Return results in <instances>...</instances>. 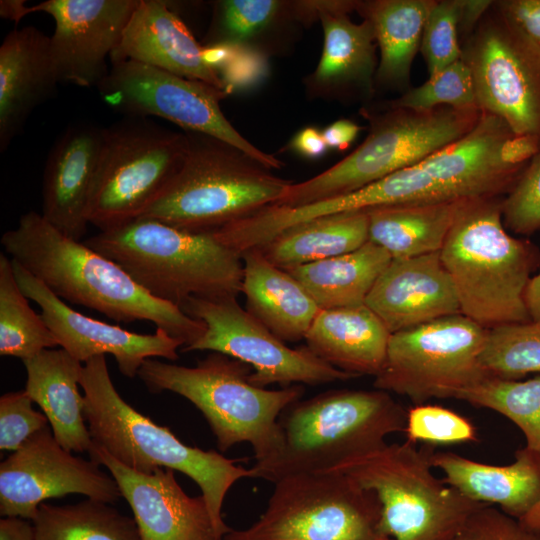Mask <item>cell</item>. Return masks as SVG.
Listing matches in <instances>:
<instances>
[{
    "instance_id": "1",
    "label": "cell",
    "mask_w": 540,
    "mask_h": 540,
    "mask_svg": "<svg viewBox=\"0 0 540 540\" xmlns=\"http://www.w3.org/2000/svg\"><path fill=\"white\" fill-rule=\"evenodd\" d=\"M1 245L56 296L98 311L117 322L149 321L187 347L205 324L139 286L118 264L84 242L63 235L42 215L29 211L1 237Z\"/></svg>"
},
{
    "instance_id": "2",
    "label": "cell",
    "mask_w": 540,
    "mask_h": 540,
    "mask_svg": "<svg viewBox=\"0 0 540 540\" xmlns=\"http://www.w3.org/2000/svg\"><path fill=\"white\" fill-rule=\"evenodd\" d=\"M407 410L379 390H330L289 405L278 418L279 444L255 461L250 478L272 483L302 473L336 470L404 432Z\"/></svg>"
},
{
    "instance_id": "3",
    "label": "cell",
    "mask_w": 540,
    "mask_h": 540,
    "mask_svg": "<svg viewBox=\"0 0 540 540\" xmlns=\"http://www.w3.org/2000/svg\"><path fill=\"white\" fill-rule=\"evenodd\" d=\"M80 387L92 443L137 472L151 474L167 468L191 478L201 489L217 534L224 539L232 530L222 517L224 498L234 483L250 477V470L214 450L184 444L167 427L134 409L114 387L105 355L84 363Z\"/></svg>"
},
{
    "instance_id": "4",
    "label": "cell",
    "mask_w": 540,
    "mask_h": 540,
    "mask_svg": "<svg viewBox=\"0 0 540 540\" xmlns=\"http://www.w3.org/2000/svg\"><path fill=\"white\" fill-rule=\"evenodd\" d=\"M84 243L118 264L150 295L179 308L190 297L237 298L242 293V257L212 232L142 217Z\"/></svg>"
},
{
    "instance_id": "5",
    "label": "cell",
    "mask_w": 540,
    "mask_h": 540,
    "mask_svg": "<svg viewBox=\"0 0 540 540\" xmlns=\"http://www.w3.org/2000/svg\"><path fill=\"white\" fill-rule=\"evenodd\" d=\"M440 256L462 315L484 328L531 321L525 292L540 254L506 231L497 197L476 199L464 209Z\"/></svg>"
},
{
    "instance_id": "6",
    "label": "cell",
    "mask_w": 540,
    "mask_h": 540,
    "mask_svg": "<svg viewBox=\"0 0 540 540\" xmlns=\"http://www.w3.org/2000/svg\"><path fill=\"white\" fill-rule=\"evenodd\" d=\"M183 165L160 197L139 217L193 232H213L276 204L293 183L240 149L185 131Z\"/></svg>"
},
{
    "instance_id": "7",
    "label": "cell",
    "mask_w": 540,
    "mask_h": 540,
    "mask_svg": "<svg viewBox=\"0 0 540 540\" xmlns=\"http://www.w3.org/2000/svg\"><path fill=\"white\" fill-rule=\"evenodd\" d=\"M252 368L235 358L212 352L194 367L147 359L138 377L152 393L170 391L201 411L220 451L248 442L255 461L270 456L279 444L278 418L301 399L304 388L290 385L268 390L253 385Z\"/></svg>"
},
{
    "instance_id": "8",
    "label": "cell",
    "mask_w": 540,
    "mask_h": 540,
    "mask_svg": "<svg viewBox=\"0 0 540 540\" xmlns=\"http://www.w3.org/2000/svg\"><path fill=\"white\" fill-rule=\"evenodd\" d=\"M431 445L386 444L336 470L371 490L381 505V528L391 540H458L470 517L487 505L438 478Z\"/></svg>"
},
{
    "instance_id": "9",
    "label": "cell",
    "mask_w": 540,
    "mask_h": 540,
    "mask_svg": "<svg viewBox=\"0 0 540 540\" xmlns=\"http://www.w3.org/2000/svg\"><path fill=\"white\" fill-rule=\"evenodd\" d=\"M370 121L365 140L322 173L292 183L276 205L298 207L345 195L412 166L461 139L478 122L477 109L439 107L427 111H364Z\"/></svg>"
},
{
    "instance_id": "10",
    "label": "cell",
    "mask_w": 540,
    "mask_h": 540,
    "mask_svg": "<svg viewBox=\"0 0 540 540\" xmlns=\"http://www.w3.org/2000/svg\"><path fill=\"white\" fill-rule=\"evenodd\" d=\"M187 150L185 132L144 117L125 116L104 128L88 223L105 231L139 218L177 175Z\"/></svg>"
},
{
    "instance_id": "11",
    "label": "cell",
    "mask_w": 540,
    "mask_h": 540,
    "mask_svg": "<svg viewBox=\"0 0 540 540\" xmlns=\"http://www.w3.org/2000/svg\"><path fill=\"white\" fill-rule=\"evenodd\" d=\"M274 485L259 519L223 540H391L375 493L344 472L295 474Z\"/></svg>"
},
{
    "instance_id": "12",
    "label": "cell",
    "mask_w": 540,
    "mask_h": 540,
    "mask_svg": "<svg viewBox=\"0 0 540 540\" xmlns=\"http://www.w3.org/2000/svg\"><path fill=\"white\" fill-rule=\"evenodd\" d=\"M487 328L462 314L392 333L375 389L406 396L414 405L455 399L489 375L480 364Z\"/></svg>"
},
{
    "instance_id": "13",
    "label": "cell",
    "mask_w": 540,
    "mask_h": 540,
    "mask_svg": "<svg viewBox=\"0 0 540 540\" xmlns=\"http://www.w3.org/2000/svg\"><path fill=\"white\" fill-rule=\"evenodd\" d=\"M492 7L462 45L477 108L540 143V45Z\"/></svg>"
},
{
    "instance_id": "14",
    "label": "cell",
    "mask_w": 540,
    "mask_h": 540,
    "mask_svg": "<svg viewBox=\"0 0 540 540\" xmlns=\"http://www.w3.org/2000/svg\"><path fill=\"white\" fill-rule=\"evenodd\" d=\"M97 89L107 105L125 116L160 117L184 131L233 145L269 169L284 165L250 143L228 121L219 104L227 91L132 60L113 62Z\"/></svg>"
},
{
    "instance_id": "15",
    "label": "cell",
    "mask_w": 540,
    "mask_h": 540,
    "mask_svg": "<svg viewBox=\"0 0 540 540\" xmlns=\"http://www.w3.org/2000/svg\"><path fill=\"white\" fill-rule=\"evenodd\" d=\"M180 309L205 324V332L182 351L218 352L248 364L250 382L261 388L298 383L319 385L356 376L334 368L306 345L291 348L253 317L236 297H190Z\"/></svg>"
},
{
    "instance_id": "16",
    "label": "cell",
    "mask_w": 540,
    "mask_h": 540,
    "mask_svg": "<svg viewBox=\"0 0 540 540\" xmlns=\"http://www.w3.org/2000/svg\"><path fill=\"white\" fill-rule=\"evenodd\" d=\"M82 494L112 504L121 491L97 463L73 456L48 425L0 464V514L33 521L46 499Z\"/></svg>"
},
{
    "instance_id": "17",
    "label": "cell",
    "mask_w": 540,
    "mask_h": 540,
    "mask_svg": "<svg viewBox=\"0 0 540 540\" xmlns=\"http://www.w3.org/2000/svg\"><path fill=\"white\" fill-rule=\"evenodd\" d=\"M140 0H47L23 7L22 16L49 14L55 21L50 53L59 82L98 86L108 75L107 58L119 45Z\"/></svg>"
},
{
    "instance_id": "18",
    "label": "cell",
    "mask_w": 540,
    "mask_h": 540,
    "mask_svg": "<svg viewBox=\"0 0 540 540\" xmlns=\"http://www.w3.org/2000/svg\"><path fill=\"white\" fill-rule=\"evenodd\" d=\"M11 260L20 289L38 304L40 314L60 348L81 363L95 356L111 354L120 372L134 378L149 358L178 359L177 350L184 344L166 331L156 328L153 334H141L83 315L69 307L21 264Z\"/></svg>"
},
{
    "instance_id": "19",
    "label": "cell",
    "mask_w": 540,
    "mask_h": 540,
    "mask_svg": "<svg viewBox=\"0 0 540 540\" xmlns=\"http://www.w3.org/2000/svg\"><path fill=\"white\" fill-rule=\"evenodd\" d=\"M88 453L90 460L105 466L116 480L131 507L141 540H223L203 496L187 495L175 471L158 468L151 474L137 472L93 443Z\"/></svg>"
},
{
    "instance_id": "20",
    "label": "cell",
    "mask_w": 540,
    "mask_h": 540,
    "mask_svg": "<svg viewBox=\"0 0 540 540\" xmlns=\"http://www.w3.org/2000/svg\"><path fill=\"white\" fill-rule=\"evenodd\" d=\"M104 139V128L75 122L55 140L42 181L41 215L63 235L80 241Z\"/></svg>"
},
{
    "instance_id": "21",
    "label": "cell",
    "mask_w": 540,
    "mask_h": 540,
    "mask_svg": "<svg viewBox=\"0 0 540 540\" xmlns=\"http://www.w3.org/2000/svg\"><path fill=\"white\" fill-rule=\"evenodd\" d=\"M365 305L391 334L461 314L455 287L440 252L392 259Z\"/></svg>"
},
{
    "instance_id": "22",
    "label": "cell",
    "mask_w": 540,
    "mask_h": 540,
    "mask_svg": "<svg viewBox=\"0 0 540 540\" xmlns=\"http://www.w3.org/2000/svg\"><path fill=\"white\" fill-rule=\"evenodd\" d=\"M357 2H317L323 29V50L313 73L305 79L311 97L342 100L370 97L377 71L376 39L371 22H352L347 13Z\"/></svg>"
},
{
    "instance_id": "23",
    "label": "cell",
    "mask_w": 540,
    "mask_h": 540,
    "mask_svg": "<svg viewBox=\"0 0 540 540\" xmlns=\"http://www.w3.org/2000/svg\"><path fill=\"white\" fill-rule=\"evenodd\" d=\"M110 60L140 62L230 92L206 47L164 1L140 0Z\"/></svg>"
},
{
    "instance_id": "24",
    "label": "cell",
    "mask_w": 540,
    "mask_h": 540,
    "mask_svg": "<svg viewBox=\"0 0 540 540\" xmlns=\"http://www.w3.org/2000/svg\"><path fill=\"white\" fill-rule=\"evenodd\" d=\"M59 80L50 36L34 26L10 31L0 46V151L7 150L41 104L54 97Z\"/></svg>"
},
{
    "instance_id": "25",
    "label": "cell",
    "mask_w": 540,
    "mask_h": 540,
    "mask_svg": "<svg viewBox=\"0 0 540 540\" xmlns=\"http://www.w3.org/2000/svg\"><path fill=\"white\" fill-rule=\"evenodd\" d=\"M431 463L443 473L445 483L467 498L497 505L518 520L540 502V454L526 446L508 465L486 464L450 451H433Z\"/></svg>"
},
{
    "instance_id": "26",
    "label": "cell",
    "mask_w": 540,
    "mask_h": 540,
    "mask_svg": "<svg viewBox=\"0 0 540 540\" xmlns=\"http://www.w3.org/2000/svg\"><path fill=\"white\" fill-rule=\"evenodd\" d=\"M391 333L365 304L320 310L305 336L319 358L356 377L382 370Z\"/></svg>"
},
{
    "instance_id": "27",
    "label": "cell",
    "mask_w": 540,
    "mask_h": 540,
    "mask_svg": "<svg viewBox=\"0 0 540 540\" xmlns=\"http://www.w3.org/2000/svg\"><path fill=\"white\" fill-rule=\"evenodd\" d=\"M25 391L46 415L55 439L67 451H89L92 439L79 392L83 365L64 349H45L23 360Z\"/></svg>"
},
{
    "instance_id": "28",
    "label": "cell",
    "mask_w": 540,
    "mask_h": 540,
    "mask_svg": "<svg viewBox=\"0 0 540 540\" xmlns=\"http://www.w3.org/2000/svg\"><path fill=\"white\" fill-rule=\"evenodd\" d=\"M241 257L246 310L285 343L305 339L321 310L311 295L257 248L243 252Z\"/></svg>"
},
{
    "instance_id": "29",
    "label": "cell",
    "mask_w": 540,
    "mask_h": 540,
    "mask_svg": "<svg viewBox=\"0 0 540 540\" xmlns=\"http://www.w3.org/2000/svg\"><path fill=\"white\" fill-rule=\"evenodd\" d=\"M474 200L369 208L365 210L369 218V241L386 250L392 259L440 252L457 219Z\"/></svg>"
},
{
    "instance_id": "30",
    "label": "cell",
    "mask_w": 540,
    "mask_h": 540,
    "mask_svg": "<svg viewBox=\"0 0 540 540\" xmlns=\"http://www.w3.org/2000/svg\"><path fill=\"white\" fill-rule=\"evenodd\" d=\"M434 0L357 2L355 9L371 22L380 51L375 80L402 88L409 82L413 59L420 50L426 20Z\"/></svg>"
},
{
    "instance_id": "31",
    "label": "cell",
    "mask_w": 540,
    "mask_h": 540,
    "mask_svg": "<svg viewBox=\"0 0 540 540\" xmlns=\"http://www.w3.org/2000/svg\"><path fill=\"white\" fill-rule=\"evenodd\" d=\"M369 241L365 210L316 218L290 227L257 249L278 268L301 265L350 253Z\"/></svg>"
},
{
    "instance_id": "32",
    "label": "cell",
    "mask_w": 540,
    "mask_h": 540,
    "mask_svg": "<svg viewBox=\"0 0 540 540\" xmlns=\"http://www.w3.org/2000/svg\"><path fill=\"white\" fill-rule=\"evenodd\" d=\"M391 260L386 250L368 241L350 253L286 271L303 285L321 310L334 309L365 304Z\"/></svg>"
},
{
    "instance_id": "33",
    "label": "cell",
    "mask_w": 540,
    "mask_h": 540,
    "mask_svg": "<svg viewBox=\"0 0 540 540\" xmlns=\"http://www.w3.org/2000/svg\"><path fill=\"white\" fill-rule=\"evenodd\" d=\"M35 540H141L134 518L98 500L41 503L32 521Z\"/></svg>"
},
{
    "instance_id": "34",
    "label": "cell",
    "mask_w": 540,
    "mask_h": 540,
    "mask_svg": "<svg viewBox=\"0 0 540 540\" xmlns=\"http://www.w3.org/2000/svg\"><path fill=\"white\" fill-rule=\"evenodd\" d=\"M309 2L276 0H222L215 2L206 46L253 49V43L281 20L312 15Z\"/></svg>"
},
{
    "instance_id": "35",
    "label": "cell",
    "mask_w": 540,
    "mask_h": 540,
    "mask_svg": "<svg viewBox=\"0 0 540 540\" xmlns=\"http://www.w3.org/2000/svg\"><path fill=\"white\" fill-rule=\"evenodd\" d=\"M59 346L19 287L12 260L0 254V354L22 361Z\"/></svg>"
},
{
    "instance_id": "36",
    "label": "cell",
    "mask_w": 540,
    "mask_h": 540,
    "mask_svg": "<svg viewBox=\"0 0 540 540\" xmlns=\"http://www.w3.org/2000/svg\"><path fill=\"white\" fill-rule=\"evenodd\" d=\"M455 399L505 416L523 432L525 446L540 454V376L526 381L488 376Z\"/></svg>"
},
{
    "instance_id": "37",
    "label": "cell",
    "mask_w": 540,
    "mask_h": 540,
    "mask_svg": "<svg viewBox=\"0 0 540 540\" xmlns=\"http://www.w3.org/2000/svg\"><path fill=\"white\" fill-rule=\"evenodd\" d=\"M480 364L491 377L519 380L540 373V322H516L487 328Z\"/></svg>"
},
{
    "instance_id": "38",
    "label": "cell",
    "mask_w": 540,
    "mask_h": 540,
    "mask_svg": "<svg viewBox=\"0 0 540 540\" xmlns=\"http://www.w3.org/2000/svg\"><path fill=\"white\" fill-rule=\"evenodd\" d=\"M445 106L479 110L471 72L462 59L430 74L427 81L390 101L386 108L427 111Z\"/></svg>"
},
{
    "instance_id": "39",
    "label": "cell",
    "mask_w": 540,
    "mask_h": 540,
    "mask_svg": "<svg viewBox=\"0 0 540 540\" xmlns=\"http://www.w3.org/2000/svg\"><path fill=\"white\" fill-rule=\"evenodd\" d=\"M404 433L412 443L431 446L478 440L477 430L469 419L443 406L425 403L407 410Z\"/></svg>"
},
{
    "instance_id": "40",
    "label": "cell",
    "mask_w": 540,
    "mask_h": 540,
    "mask_svg": "<svg viewBox=\"0 0 540 540\" xmlns=\"http://www.w3.org/2000/svg\"><path fill=\"white\" fill-rule=\"evenodd\" d=\"M459 8V0L436 1L426 20L420 51L429 75L461 59Z\"/></svg>"
},
{
    "instance_id": "41",
    "label": "cell",
    "mask_w": 540,
    "mask_h": 540,
    "mask_svg": "<svg viewBox=\"0 0 540 540\" xmlns=\"http://www.w3.org/2000/svg\"><path fill=\"white\" fill-rule=\"evenodd\" d=\"M505 228L521 235L540 229V149L501 201Z\"/></svg>"
},
{
    "instance_id": "42",
    "label": "cell",
    "mask_w": 540,
    "mask_h": 540,
    "mask_svg": "<svg viewBox=\"0 0 540 540\" xmlns=\"http://www.w3.org/2000/svg\"><path fill=\"white\" fill-rule=\"evenodd\" d=\"M25 390L9 392L0 398V449L18 450L34 433L47 426L46 415L32 407Z\"/></svg>"
},
{
    "instance_id": "43",
    "label": "cell",
    "mask_w": 540,
    "mask_h": 540,
    "mask_svg": "<svg viewBox=\"0 0 540 540\" xmlns=\"http://www.w3.org/2000/svg\"><path fill=\"white\" fill-rule=\"evenodd\" d=\"M458 540H540V533L499 508L484 505L470 515Z\"/></svg>"
},
{
    "instance_id": "44",
    "label": "cell",
    "mask_w": 540,
    "mask_h": 540,
    "mask_svg": "<svg viewBox=\"0 0 540 540\" xmlns=\"http://www.w3.org/2000/svg\"><path fill=\"white\" fill-rule=\"evenodd\" d=\"M496 7L530 39L540 45V0H504Z\"/></svg>"
},
{
    "instance_id": "45",
    "label": "cell",
    "mask_w": 540,
    "mask_h": 540,
    "mask_svg": "<svg viewBox=\"0 0 540 540\" xmlns=\"http://www.w3.org/2000/svg\"><path fill=\"white\" fill-rule=\"evenodd\" d=\"M291 150L307 159H318L326 154L328 146L322 131L315 127H305L294 135L289 143Z\"/></svg>"
},
{
    "instance_id": "46",
    "label": "cell",
    "mask_w": 540,
    "mask_h": 540,
    "mask_svg": "<svg viewBox=\"0 0 540 540\" xmlns=\"http://www.w3.org/2000/svg\"><path fill=\"white\" fill-rule=\"evenodd\" d=\"M459 2L458 31L459 36H464L466 39L476 29L494 2L489 0H459Z\"/></svg>"
},
{
    "instance_id": "47",
    "label": "cell",
    "mask_w": 540,
    "mask_h": 540,
    "mask_svg": "<svg viewBox=\"0 0 540 540\" xmlns=\"http://www.w3.org/2000/svg\"><path fill=\"white\" fill-rule=\"evenodd\" d=\"M360 130L361 127L355 122L340 119L327 126L322 135L329 149L342 151L353 143Z\"/></svg>"
},
{
    "instance_id": "48",
    "label": "cell",
    "mask_w": 540,
    "mask_h": 540,
    "mask_svg": "<svg viewBox=\"0 0 540 540\" xmlns=\"http://www.w3.org/2000/svg\"><path fill=\"white\" fill-rule=\"evenodd\" d=\"M0 540H35L34 525L21 517L0 520Z\"/></svg>"
},
{
    "instance_id": "49",
    "label": "cell",
    "mask_w": 540,
    "mask_h": 540,
    "mask_svg": "<svg viewBox=\"0 0 540 540\" xmlns=\"http://www.w3.org/2000/svg\"><path fill=\"white\" fill-rule=\"evenodd\" d=\"M525 303L531 320L540 322V272L529 281Z\"/></svg>"
},
{
    "instance_id": "50",
    "label": "cell",
    "mask_w": 540,
    "mask_h": 540,
    "mask_svg": "<svg viewBox=\"0 0 540 540\" xmlns=\"http://www.w3.org/2000/svg\"><path fill=\"white\" fill-rule=\"evenodd\" d=\"M24 1H1L2 17L18 21L21 19Z\"/></svg>"
},
{
    "instance_id": "51",
    "label": "cell",
    "mask_w": 540,
    "mask_h": 540,
    "mask_svg": "<svg viewBox=\"0 0 540 540\" xmlns=\"http://www.w3.org/2000/svg\"><path fill=\"white\" fill-rule=\"evenodd\" d=\"M519 521L526 528L540 533V502Z\"/></svg>"
}]
</instances>
